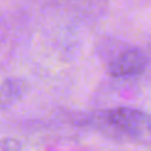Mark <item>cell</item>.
Returning a JSON list of instances; mask_svg holds the SVG:
<instances>
[{"instance_id": "obj_1", "label": "cell", "mask_w": 151, "mask_h": 151, "mask_svg": "<svg viewBox=\"0 0 151 151\" xmlns=\"http://www.w3.org/2000/svg\"><path fill=\"white\" fill-rule=\"evenodd\" d=\"M109 121L142 143L151 145V115L141 110L119 107L109 113Z\"/></svg>"}, {"instance_id": "obj_2", "label": "cell", "mask_w": 151, "mask_h": 151, "mask_svg": "<svg viewBox=\"0 0 151 151\" xmlns=\"http://www.w3.org/2000/svg\"><path fill=\"white\" fill-rule=\"evenodd\" d=\"M147 64V58L139 49H129L118 56L109 65V73L114 77H126L141 73Z\"/></svg>"}]
</instances>
